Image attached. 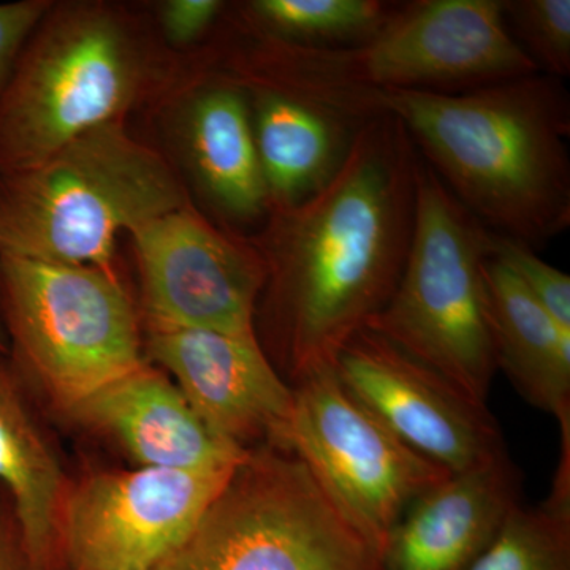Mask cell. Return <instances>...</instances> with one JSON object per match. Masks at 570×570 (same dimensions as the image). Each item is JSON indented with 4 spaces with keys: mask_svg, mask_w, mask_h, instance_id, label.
Returning a JSON list of instances; mask_svg holds the SVG:
<instances>
[{
    "mask_svg": "<svg viewBox=\"0 0 570 570\" xmlns=\"http://www.w3.org/2000/svg\"><path fill=\"white\" fill-rule=\"evenodd\" d=\"M403 2L253 0L236 7L239 28L296 47H348L376 36Z\"/></svg>",
    "mask_w": 570,
    "mask_h": 570,
    "instance_id": "obj_20",
    "label": "cell"
},
{
    "mask_svg": "<svg viewBox=\"0 0 570 570\" xmlns=\"http://www.w3.org/2000/svg\"><path fill=\"white\" fill-rule=\"evenodd\" d=\"M419 165L406 127L371 116L332 181L302 204L269 212L253 236L268 268L261 344L294 379L333 365L392 298L414 232Z\"/></svg>",
    "mask_w": 570,
    "mask_h": 570,
    "instance_id": "obj_1",
    "label": "cell"
},
{
    "mask_svg": "<svg viewBox=\"0 0 570 570\" xmlns=\"http://www.w3.org/2000/svg\"><path fill=\"white\" fill-rule=\"evenodd\" d=\"M326 107L406 127L453 197L494 234L534 247L570 225V99L546 73L464 92L376 91Z\"/></svg>",
    "mask_w": 570,
    "mask_h": 570,
    "instance_id": "obj_2",
    "label": "cell"
},
{
    "mask_svg": "<svg viewBox=\"0 0 570 570\" xmlns=\"http://www.w3.org/2000/svg\"><path fill=\"white\" fill-rule=\"evenodd\" d=\"M148 348L217 438L243 452H294V389L257 336L151 326Z\"/></svg>",
    "mask_w": 570,
    "mask_h": 570,
    "instance_id": "obj_13",
    "label": "cell"
},
{
    "mask_svg": "<svg viewBox=\"0 0 570 570\" xmlns=\"http://www.w3.org/2000/svg\"><path fill=\"white\" fill-rule=\"evenodd\" d=\"M517 43L550 77L570 73V0H502ZM512 33V36H513Z\"/></svg>",
    "mask_w": 570,
    "mask_h": 570,
    "instance_id": "obj_22",
    "label": "cell"
},
{
    "mask_svg": "<svg viewBox=\"0 0 570 570\" xmlns=\"http://www.w3.org/2000/svg\"><path fill=\"white\" fill-rule=\"evenodd\" d=\"M193 82L171 115V135L186 175L225 223L266 219L268 194L245 89L216 71Z\"/></svg>",
    "mask_w": 570,
    "mask_h": 570,
    "instance_id": "obj_14",
    "label": "cell"
},
{
    "mask_svg": "<svg viewBox=\"0 0 570 570\" xmlns=\"http://www.w3.org/2000/svg\"><path fill=\"white\" fill-rule=\"evenodd\" d=\"M508 453L453 472L412 502L381 551L382 570H469L519 504Z\"/></svg>",
    "mask_w": 570,
    "mask_h": 570,
    "instance_id": "obj_15",
    "label": "cell"
},
{
    "mask_svg": "<svg viewBox=\"0 0 570 570\" xmlns=\"http://www.w3.org/2000/svg\"><path fill=\"white\" fill-rule=\"evenodd\" d=\"M469 570H570V487L538 508L515 505Z\"/></svg>",
    "mask_w": 570,
    "mask_h": 570,
    "instance_id": "obj_21",
    "label": "cell"
},
{
    "mask_svg": "<svg viewBox=\"0 0 570 570\" xmlns=\"http://www.w3.org/2000/svg\"><path fill=\"white\" fill-rule=\"evenodd\" d=\"M490 258L508 268L562 328L570 330L569 275L539 258L532 247L494 232H491Z\"/></svg>",
    "mask_w": 570,
    "mask_h": 570,
    "instance_id": "obj_23",
    "label": "cell"
},
{
    "mask_svg": "<svg viewBox=\"0 0 570 570\" xmlns=\"http://www.w3.org/2000/svg\"><path fill=\"white\" fill-rule=\"evenodd\" d=\"M159 66L138 22L105 2L52 3L0 97V175L36 167L140 102Z\"/></svg>",
    "mask_w": 570,
    "mask_h": 570,
    "instance_id": "obj_5",
    "label": "cell"
},
{
    "mask_svg": "<svg viewBox=\"0 0 570 570\" xmlns=\"http://www.w3.org/2000/svg\"><path fill=\"white\" fill-rule=\"evenodd\" d=\"M491 230L420 160L411 246L392 298L365 328L485 404L497 373L483 265Z\"/></svg>",
    "mask_w": 570,
    "mask_h": 570,
    "instance_id": "obj_6",
    "label": "cell"
},
{
    "mask_svg": "<svg viewBox=\"0 0 570 570\" xmlns=\"http://www.w3.org/2000/svg\"><path fill=\"white\" fill-rule=\"evenodd\" d=\"M52 3L51 0L0 3V97L9 85L22 48Z\"/></svg>",
    "mask_w": 570,
    "mask_h": 570,
    "instance_id": "obj_25",
    "label": "cell"
},
{
    "mask_svg": "<svg viewBox=\"0 0 570 570\" xmlns=\"http://www.w3.org/2000/svg\"><path fill=\"white\" fill-rule=\"evenodd\" d=\"M9 352V344H7L6 332H3L2 321H0V354Z\"/></svg>",
    "mask_w": 570,
    "mask_h": 570,
    "instance_id": "obj_27",
    "label": "cell"
},
{
    "mask_svg": "<svg viewBox=\"0 0 570 570\" xmlns=\"http://www.w3.org/2000/svg\"><path fill=\"white\" fill-rule=\"evenodd\" d=\"M292 450L352 528L377 551L415 499L450 472L396 438L332 363L295 379Z\"/></svg>",
    "mask_w": 570,
    "mask_h": 570,
    "instance_id": "obj_9",
    "label": "cell"
},
{
    "mask_svg": "<svg viewBox=\"0 0 570 570\" xmlns=\"http://www.w3.org/2000/svg\"><path fill=\"white\" fill-rule=\"evenodd\" d=\"M217 73L328 105L356 94L464 92L538 73L505 24L502 0L403 2L376 33L348 47H296L234 22Z\"/></svg>",
    "mask_w": 570,
    "mask_h": 570,
    "instance_id": "obj_3",
    "label": "cell"
},
{
    "mask_svg": "<svg viewBox=\"0 0 570 570\" xmlns=\"http://www.w3.org/2000/svg\"><path fill=\"white\" fill-rule=\"evenodd\" d=\"M227 9L220 0H165L157 9V22L168 45L187 48L204 40Z\"/></svg>",
    "mask_w": 570,
    "mask_h": 570,
    "instance_id": "obj_24",
    "label": "cell"
},
{
    "mask_svg": "<svg viewBox=\"0 0 570 570\" xmlns=\"http://www.w3.org/2000/svg\"><path fill=\"white\" fill-rule=\"evenodd\" d=\"M129 235L153 326L255 335L268 268L253 236L213 224L194 202Z\"/></svg>",
    "mask_w": 570,
    "mask_h": 570,
    "instance_id": "obj_10",
    "label": "cell"
},
{
    "mask_svg": "<svg viewBox=\"0 0 570 570\" xmlns=\"http://www.w3.org/2000/svg\"><path fill=\"white\" fill-rule=\"evenodd\" d=\"M483 284L497 366L528 403L553 415L561 433H570V330L490 257L483 265Z\"/></svg>",
    "mask_w": 570,
    "mask_h": 570,
    "instance_id": "obj_18",
    "label": "cell"
},
{
    "mask_svg": "<svg viewBox=\"0 0 570 570\" xmlns=\"http://www.w3.org/2000/svg\"><path fill=\"white\" fill-rule=\"evenodd\" d=\"M11 358L67 406L141 365L137 314L116 272L0 255Z\"/></svg>",
    "mask_w": 570,
    "mask_h": 570,
    "instance_id": "obj_8",
    "label": "cell"
},
{
    "mask_svg": "<svg viewBox=\"0 0 570 570\" xmlns=\"http://www.w3.org/2000/svg\"><path fill=\"white\" fill-rule=\"evenodd\" d=\"M236 468H138L81 483L61 527L70 570H153L187 539Z\"/></svg>",
    "mask_w": 570,
    "mask_h": 570,
    "instance_id": "obj_11",
    "label": "cell"
},
{
    "mask_svg": "<svg viewBox=\"0 0 570 570\" xmlns=\"http://www.w3.org/2000/svg\"><path fill=\"white\" fill-rule=\"evenodd\" d=\"M0 570H31L22 549L17 521L6 519L0 509Z\"/></svg>",
    "mask_w": 570,
    "mask_h": 570,
    "instance_id": "obj_26",
    "label": "cell"
},
{
    "mask_svg": "<svg viewBox=\"0 0 570 570\" xmlns=\"http://www.w3.org/2000/svg\"><path fill=\"white\" fill-rule=\"evenodd\" d=\"M190 202L163 153L126 122L105 124L36 167L0 175V255L116 272L119 235Z\"/></svg>",
    "mask_w": 570,
    "mask_h": 570,
    "instance_id": "obj_4",
    "label": "cell"
},
{
    "mask_svg": "<svg viewBox=\"0 0 570 570\" xmlns=\"http://www.w3.org/2000/svg\"><path fill=\"white\" fill-rule=\"evenodd\" d=\"M239 86L249 102L269 212L302 204L332 181L363 122L272 86Z\"/></svg>",
    "mask_w": 570,
    "mask_h": 570,
    "instance_id": "obj_17",
    "label": "cell"
},
{
    "mask_svg": "<svg viewBox=\"0 0 570 570\" xmlns=\"http://www.w3.org/2000/svg\"><path fill=\"white\" fill-rule=\"evenodd\" d=\"M69 409L118 439L142 468L220 471L238 466L249 453L217 438L181 390L146 365Z\"/></svg>",
    "mask_w": 570,
    "mask_h": 570,
    "instance_id": "obj_16",
    "label": "cell"
},
{
    "mask_svg": "<svg viewBox=\"0 0 570 570\" xmlns=\"http://www.w3.org/2000/svg\"><path fill=\"white\" fill-rule=\"evenodd\" d=\"M153 570H382L302 459L262 448L236 466L194 531Z\"/></svg>",
    "mask_w": 570,
    "mask_h": 570,
    "instance_id": "obj_7",
    "label": "cell"
},
{
    "mask_svg": "<svg viewBox=\"0 0 570 570\" xmlns=\"http://www.w3.org/2000/svg\"><path fill=\"white\" fill-rule=\"evenodd\" d=\"M0 489L10 499L29 569L51 570L61 539V472L7 354H0Z\"/></svg>",
    "mask_w": 570,
    "mask_h": 570,
    "instance_id": "obj_19",
    "label": "cell"
},
{
    "mask_svg": "<svg viewBox=\"0 0 570 570\" xmlns=\"http://www.w3.org/2000/svg\"><path fill=\"white\" fill-rule=\"evenodd\" d=\"M333 367L396 438L450 474L505 452L485 404L373 330L355 333Z\"/></svg>",
    "mask_w": 570,
    "mask_h": 570,
    "instance_id": "obj_12",
    "label": "cell"
}]
</instances>
